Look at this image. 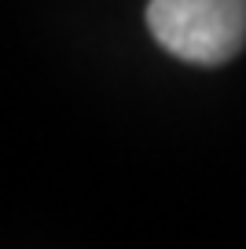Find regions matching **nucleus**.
<instances>
[{
	"instance_id": "f257e3e1",
	"label": "nucleus",
	"mask_w": 246,
	"mask_h": 249,
	"mask_svg": "<svg viewBox=\"0 0 246 249\" xmlns=\"http://www.w3.org/2000/svg\"><path fill=\"white\" fill-rule=\"evenodd\" d=\"M147 30L173 59L221 66L246 44V0H147Z\"/></svg>"
}]
</instances>
